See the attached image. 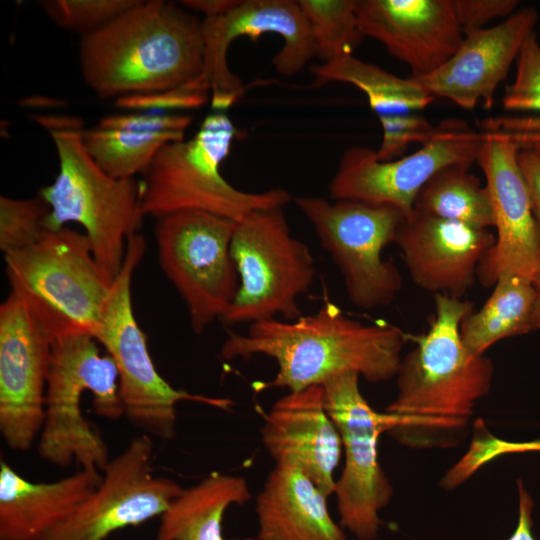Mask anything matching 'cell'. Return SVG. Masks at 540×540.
<instances>
[{"label":"cell","instance_id":"cell-43","mask_svg":"<svg viewBox=\"0 0 540 540\" xmlns=\"http://www.w3.org/2000/svg\"><path fill=\"white\" fill-rule=\"evenodd\" d=\"M539 451H540V446H539Z\"/></svg>","mask_w":540,"mask_h":540},{"label":"cell","instance_id":"cell-27","mask_svg":"<svg viewBox=\"0 0 540 540\" xmlns=\"http://www.w3.org/2000/svg\"><path fill=\"white\" fill-rule=\"evenodd\" d=\"M414 211L478 228L494 227L488 188L464 166L438 171L418 193Z\"/></svg>","mask_w":540,"mask_h":540},{"label":"cell","instance_id":"cell-5","mask_svg":"<svg viewBox=\"0 0 540 540\" xmlns=\"http://www.w3.org/2000/svg\"><path fill=\"white\" fill-rule=\"evenodd\" d=\"M10 294L51 340L94 335L113 282L96 262L85 233L45 230L34 244L4 255Z\"/></svg>","mask_w":540,"mask_h":540},{"label":"cell","instance_id":"cell-9","mask_svg":"<svg viewBox=\"0 0 540 540\" xmlns=\"http://www.w3.org/2000/svg\"><path fill=\"white\" fill-rule=\"evenodd\" d=\"M230 251L239 287L220 321L232 326L302 316L298 298L311 288L316 266L308 246L292 235L283 207L256 210L238 221Z\"/></svg>","mask_w":540,"mask_h":540},{"label":"cell","instance_id":"cell-24","mask_svg":"<svg viewBox=\"0 0 540 540\" xmlns=\"http://www.w3.org/2000/svg\"><path fill=\"white\" fill-rule=\"evenodd\" d=\"M251 499L245 478L213 472L183 488L160 516L155 540H225L222 522L231 505Z\"/></svg>","mask_w":540,"mask_h":540},{"label":"cell","instance_id":"cell-31","mask_svg":"<svg viewBox=\"0 0 540 540\" xmlns=\"http://www.w3.org/2000/svg\"><path fill=\"white\" fill-rule=\"evenodd\" d=\"M139 0H44L40 6L58 27L79 33L95 32L133 7Z\"/></svg>","mask_w":540,"mask_h":540},{"label":"cell","instance_id":"cell-38","mask_svg":"<svg viewBox=\"0 0 540 540\" xmlns=\"http://www.w3.org/2000/svg\"><path fill=\"white\" fill-rule=\"evenodd\" d=\"M518 522L507 540H536L532 534V511L534 501L521 480L517 481Z\"/></svg>","mask_w":540,"mask_h":540},{"label":"cell","instance_id":"cell-35","mask_svg":"<svg viewBox=\"0 0 540 540\" xmlns=\"http://www.w3.org/2000/svg\"><path fill=\"white\" fill-rule=\"evenodd\" d=\"M192 117L185 114L129 113L108 115L100 119L99 128L136 132H185Z\"/></svg>","mask_w":540,"mask_h":540},{"label":"cell","instance_id":"cell-42","mask_svg":"<svg viewBox=\"0 0 540 540\" xmlns=\"http://www.w3.org/2000/svg\"><path fill=\"white\" fill-rule=\"evenodd\" d=\"M532 282L536 292V317L538 330H540V272L536 275Z\"/></svg>","mask_w":540,"mask_h":540},{"label":"cell","instance_id":"cell-20","mask_svg":"<svg viewBox=\"0 0 540 540\" xmlns=\"http://www.w3.org/2000/svg\"><path fill=\"white\" fill-rule=\"evenodd\" d=\"M356 14L364 36L382 43L412 77L436 71L464 38L452 0H357Z\"/></svg>","mask_w":540,"mask_h":540},{"label":"cell","instance_id":"cell-32","mask_svg":"<svg viewBox=\"0 0 540 540\" xmlns=\"http://www.w3.org/2000/svg\"><path fill=\"white\" fill-rule=\"evenodd\" d=\"M515 64V78L505 88L502 105L507 111L540 115V43L536 32L523 43Z\"/></svg>","mask_w":540,"mask_h":540},{"label":"cell","instance_id":"cell-6","mask_svg":"<svg viewBox=\"0 0 540 540\" xmlns=\"http://www.w3.org/2000/svg\"><path fill=\"white\" fill-rule=\"evenodd\" d=\"M86 392L98 416H124L116 364L100 352L98 342L85 334L53 340L38 454L57 467L76 463L80 469L102 472L110 461L109 450L81 410Z\"/></svg>","mask_w":540,"mask_h":540},{"label":"cell","instance_id":"cell-7","mask_svg":"<svg viewBox=\"0 0 540 540\" xmlns=\"http://www.w3.org/2000/svg\"><path fill=\"white\" fill-rule=\"evenodd\" d=\"M238 131L224 113L208 115L195 135L165 144L140 182L144 216L160 218L185 210L205 211L240 221L249 213L284 207L292 197L282 188L247 192L221 174Z\"/></svg>","mask_w":540,"mask_h":540},{"label":"cell","instance_id":"cell-15","mask_svg":"<svg viewBox=\"0 0 540 540\" xmlns=\"http://www.w3.org/2000/svg\"><path fill=\"white\" fill-rule=\"evenodd\" d=\"M265 33L283 39L272 63L284 76L298 73L315 56L311 30L298 1L242 0L227 13L202 20L204 64L193 81L199 89L211 91L214 109L230 107L244 91L241 80L228 67L231 43L242 36L256 41Z\"/></svg>","mask_w":540,"mask_h":540},{"label":"cell","instance_id":"cell-17","mask_svg":"<svg viewBox=\"0 0 540 540\" xmlns=\"http://www.w3.org/2000/svg\"><path fill=\"white\" fill-rule=\"evenodd\" d=\"M482 133V132H481ZM484 140L477 163L486 179L496 230L495 244L478 268V279L493 286L502 274L533 281L540 272V245L519 148L494 135Z\"/></svg>","mask_w":540,"mask_h":540},{"label":"cell","instance_id":"cell-10","mask_svg":"<svg viewBox=\"0 0 540 540\" xmlns=\"http://www.w3.org/2000/svg\"><path fill=\"white\" fill-rule=\"evenodd\" d=\"M294 202L338 267L350 302L365 310L390 305L403 279L382 253L394 243L404 216L390 206L351 200L298 196Z\"/></svg>","mask_w":540,"mask_h":540},{"label":"cell","instance_id":"cell-11","mask_svg":"<svg viewBox=\"0 0 540 540\" xmlns=\"http://www.w3.org/2000/svg\"><path fill=\"white\" fill-rule=\"evenodd\" d=\"M237 221L185 210L156 219L154 237L162 271L183 299L195 334L221 319L239 276L231 256Z\"/></svg>","mask_w":540,"mask_h":540},{"label":"cell","instance_id":"cell-19","mask_svg":"<svg viewBox=\"0 0 540 540\" xmlns=\"http://www.w3.org/2000/svg\"><path fill=\"white\" fill-rule=\"evenodd\" d=\"M538 12L517 10L500 24L466 35L455 54L436 71L412 77L425 91L465 110L482 102L491 109L494 95L516 61L525 40L535 32Z\"/></svg>","mask_w":540,"mask_h":540},{"label":"cell","instance_id":"cell-13","mask_svg":"<svg viewBox=\"0 0 540 540\" xmlns=\"http://www.w3.org/2000/svg\"><path fill=\"white\" fill-rule=\"evenodd\" d=\"M484 137L459 120L440 123L438 134L416 152L391 161L377 159L376 150L351 146L341 156L329 193L334 200L390 206L404 217L414 212L422 187L443 168H467L477 162Z\"/></svg>","mask_w":540,"mask_h":540},{"label":"cell","instance_id":"cell-2","mask_svg":"<svg viewBox=\"0 0 540 540\" xmlns=\"http://www.w3.org/2000/svg\"><path fill=\"white\" fill-rule=\"evenodd\" d=\"M249 325L245 334L229 332L220 352L226 360L264 355L276 362L275 377L256 384L257 390L297 391L344 373L371 383L388 381L395 378L410 338L395 325L352 319L332 303L292 321L275 318Z\"/></svg>","mask_w":540,"mask_h":540},{"label":"cell","instance_id":"cell-26","mask_svg":"<svg viewBox=\"0 0 540 540\" xmlns=\"http://www.w3.org/2000/svg\"><path fill=\"white\" fill-rule=\"evenodd\" d=\"M310 70L315 86L342 82L357 87L366 95L378 119L422 112L435 100L411 77L401 78L353 55L313 65Z\"/></svg>","mask_w":540,"mask_h":540},{"label":"cell","instance_id":"cell-33","mask_svg":"<svg viewBox=\"0 0 540 540\" xmlns=\"http://www.w3.org/2000/svg\"><path fill=\"white\" fill-rule=\"evenodd\" d=\"M382 141L376 150L377 159L391 161L405 156L413 143L424 145L439 132L440 124L434 126L421 112L379 118Z\"/></svg>","mask_w":540,"mask_h":540},{"label":"cell","instance_id":"cell-23","mask_svg":"<svg viewBox=\"0 0 540 540\" xmlns=\"http://www.w3.org/2000/svg\"><path fill=\"white\" fill-rule=\"evenodd\" d=\"M328 496L299 470L276 465L256 499L259 540H347Z\"/></svg>","mask_w":540,"mask_h":540},{"label":"cell","instance_id":"cell-39","mask_svg":"<svg viewBox=\"0 0 540 540\" xmlns=\"http://www.w3.org/2000/svg\"><path fill=\"white\" fill-rule=\"evenodd\" d=\"M239 0H182L180 5L187 10L201 13L205 18H214L230 11Z\"/></svg>","mask_w":540,"mask_h":540},{"label":"cell","instance_id":"cell-16","mask_svg":"<svg viewBox=\"0 0 540 540\" xmlns=\"http://www.w3.org/2000/svg\"><path fill=\"white\" fill-rule=\"evenodd\" d=\"M50 355L51 340L9 294L0 306V433L12 450L40 434Z\"/></svg>","mask_w":540,"mask_h":540},{"label":"cell","instance_id":"cell-21","mask_svg":"<svg viewBox=\"0 0 540 540\" xmlns=\"http://www.w3.org/2000/svg\"><path fill=\"white\" fill-rule=\"evenodd\" d=\"M261 440L276 465L299 470L328 497L334 493L343 447L322 385L289 391L278 399L265 417Z\"/></svg>","mask_w":540,"mask_h":540},{"label":"cell","instance_id":"cell-14","mask_svg":"<svg viewBox=\"0 0 540 540\" xmlns=\"http://www.w3.org/2000/svg\"><path fill=\"white\" fill-rule=\"evenodd\" d=\"M153 453L152 437H133L110 459L91 495L38 540H107L160 517L183 487L154 473Z\"/></svg>","mask_w":540,"mask_h":540},{"label":"cell","instance_id":"cell-41","mask_svg":"<svg viewBox=\"0 0 540 540\" xmlns=\"http://www.w3.org/2000/svg\"><path fill=\"white\" fill-rule=\"evenodd\" d=\"M21 102H24L27 106L28 105H32V106H41V107H53V106H59L61 105V101L57 100V99H51V98H47V97H39V96H34V97H30V98H27L25 100H22Z\"/></svg>","mask_w":540,"mask_h":540},{"label":"cell","instance_id":"cell-3","mask_svg":"<svg viewBox=\"0 0 540 540\" xmlns=\"http://www.w3.org/2000/svg\"><path fill=\"white\" fill-rule=\"evenodd\" d=\"M79 64L100 99L179 88L202 72V21L174 2L139 0L81 36Z\"/></svg>","mask_w":540,"mask_h":540},{"label":"cell","instance_id":"cell-1","mask_svg":"<svg viewBox=\"0 0 540 540\" xmlns=\"http://www.w3.org/2000/svg\"><path fill=\"white\" fill-rule=\"evenodd\" d=\"M434 315L425 334L403 355L395 376L397 392L386 407V432L411 449H450L471 430L477 402L491 388L494 365L485 355L470 353L460 327L474 310L462 298L434 295Z\"/></svg>","mask_w":540,"mask_h":540},{"label":"cell","instance_id":"cell-28","mask_svg":"<svg viewBox=\"0 0 540 540\" xmlns=\"http://www.w3.org/2000/svg\"><path fill=\"white\" fill-rule=\"evenodd\" d=\"M185 132L148 133L103 129H83V145L94 161L114 178H134L144 173L167 143L184 139Z\"/></svg>","mask_w":540,"mask_h":540},{"label":"cell","instance_id":"cell-4","mask_svg":"<svg viewBox=\"0 0 540 540\" xmlns=\"http://www.w3.org/2000/svg\"><path fill=\"white\" fill-rule=\"evenodd\" d=\"M55 145L59 170L54 182L39 196L49 205L46 230L67 223L80 224L93 256L105 276L114 282L120 273L128 240L141 228L140 182L107 174L85 149L82 119L66 115H35Z\"/></svg>","mask_w":540,"mask_h":540},{"label":"cell","instance_id":"cell-30","mask_svg":"<svg viewBox=\"0 0 540 540\" xmlns=\"http://www.w3.org/2000/svg\"><path fill=\"white\" fill-rule=\"evenodd\" d=\"M49 205L40 197H0V249L8 254L37 242L45 232Z\"/></svg>","mask_w":540,"mask_h":540},{"label":"cell","instance_id":"cell-8","mask_svg":"<svg viewBox=\"0 0 540 540\" xmlns=\"http://www.w3.org/2000/svg\"><path fill=\"white\" fill-rule=\"evenodd\" d=\"M145 250L143 235L137 233L129 238L122 269L113 282L94 339L116 364L124 416L143 434L171 440L176 432L178 403L190 401L227 410L232 401L176 389L157 371L131 298L133 272Z\"/></svg>","mask_w":540,"mask_h":540},{"label":"cell","instance_id":"cell-12","mask_svg":"<svg viewBox=\"0 0 540 540\" xmlns=\"http://www.w3.org/2000/svg\"><path fill=\"white\" fill-rule=\"evenodd\" d=\"M360 376L344 373L322 384L325 406L340 432L344 466L335 482L334 495L342 527L359 540H375L379 512L394 490L378 458V440L391 420L371 407L361 393Z\"/></svg>","mask_w":540,"mask_h":540},{"label":"cell","instance_id":"cell-40","mask_svg":"<svg viewBox=\"0 0 540 540\" xmlns=\"http://www.w3.org/2000/svg\"><path fill=\"white\" fill-rule=\"evenodd\" d=\"M494 136L501 137L515 144L519 148V150L531 151L536 155L540 162V134L514 133Z\"/></svg>","mask_w":540,"mask_h":540},{"label":"cell","instance_id":"cell-34","mask_svg":"<svg viewBox=\"0 0 540 540\" xmlns=\"http://www.w3.org/2000/svg\"><path fill=\"white\" fill-rule=\"evenodd\" d=\"M208 100V92L190 88L187 84L168 91L133 94L115 99L121 109H197Z\"/></svg>","mask_w":540,"mask_h":540},{"label":"cell","instance_id":"cell-25","mask_svg":"<svg viewBox=\"0 0 540 540\" xmlns=\"http://www.w3.org/2000/svg\"><path fill=\"white\" fill-rule=\"evenodd\" d=\"M536 330L533 282L514 274H502L496 279L492 294L484 305L464 318L460 334L470 353L483 355L500 340Z\"/></svg>","mask_w":540,"mask_h":540},{"label":"cell","instance_id":"cell-37","mask_svg":"<svg viewBox=\"0 0 540 540\" xmlns=\"http://www.w3.org/2000/svg\"><path fill=\"white\" fill-rule=\"evenodd\" d=\"M518 161L528 186L540 245V162L536 155L528 150H520Z\"/></svg>","mask_w":540,"mask_h":540},{"label":"cell","instance_id":"cell-22","mask_svg":"<svg viewBox=\"0 0 540 540\" xmlns=\"http://www.w3.org/2000/svg\"><path fill=\"white\" fill-rule=\"evenodd\" d=\"M102 472L79 471L52 482H32L0 461V540H38L91 495Z\"/></svg>","mask_w":540,"mask_h":540},{"label":"cell","instance_id":"cell-18","mask_svg":"<svg viewBox=\"0 0 540 540\" xmlns=\"http://www.w3.org/2000/svg\"><path fill=\"white\" fill-rule=\"evenodd\" d=\"M394 243L416 286L433 295L462 298L475 284L495 235L489 229L414 211L402 220Z\"/></svg>","mask_w":540,"mask_h":540},{"label":"cell","instance_id":"cell-29","mask_svg":"<svg viewBox=\"0 0 540 540\" xmlns=\"http://www.w3.org/2000/svg\"><path fill=\"white\" fill-rule=\"evenodd\" d=\"M357 0H298L313 37L315 56L331 62L353 51L365 37L356 14Z\"/></svg>","mask_w":540,"mask_h":540},{"label":"cell","instance_id":"cell-36","mask_svg":"<svg viewBox=\"0 0 540 540\" xmlns=\"http://www.w3.org/2000/svg\"><path fill=\"white\" fill-rule=\"evenodd\" d=\"M463 36L485 29L494 19L510 17L517 10V0H452Z\"/></svg>","mask_w":540,"mask_h":540}]
</instances>
